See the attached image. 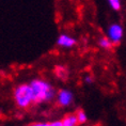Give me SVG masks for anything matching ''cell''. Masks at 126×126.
I'll list each match as a JSON object with an SVG mask.
<instances>
[{
	"instance_id": "obj_1",
	"label": "cell",
	"mask_w": 126,
	"mask_h": 126,
	"mask_svg": "<svg viewBox=\"0 0 126 126\" xmlns=\"http://www.w3.org/2000/svg\"><path fill=\"white\" fill-rule=\"evenodd\" d=\"M33 91V99L35 104L45 103L52 99L55 96V90L48 82L35 79L30 83Z\"/></svg>"
},
{
	"instance_id": "obj_2",
	"label": "cell",
	"mask_w": 126,
	"mask_h": 126,
	"mask_svg": "<svg viewBox=\"0 0 126 126\" xmlns=\"http://www.w3.org/2000/svg\"><path fill=\"white\" fill-rule=\"evenodd\" d=\"M14 98L17 106L20 108H26L34 103L31 84H21V86L17 87L14 91Z\"/></svg>"
},
{
	"instance_id": "obj_3",
	"label": "cell",
	"mask_w": 126,
	"mask_h": 126,
	"mask_svg": "<svg viewBox=\"0 0 126 126\" xmlns=\"http://www.w3.org/2000/svg\"><path fill=\"white\" fill-rule=\"evenodd\" d=\"M109 39L113 44H118L123 36V30L120 25H112L108 31Z\"/></svg>"
},
{
	"instance_id": "obj_4",
	"label": "cell",
	"mask_w": 126,
	"mask_h": 126,
	"mask_svg": "<svg viewBox=\"0 0 126 126\" xmlns=\"http://www.w3.org/2000/svg\"><path fill=\"white\" fill-rule=\"evenodd\" d=\"M73 100V93L67 90H61L58 94V103L60 106H68Z\"/></svg>"
},
{
	"instance_id": "obj_5",
	"label": "cell",
	"mask_w": 126,
	"mask_h": 126,
	"mask_svg": "<svg viewBox=\"0 0 126 126\" xmlns=\"http://www.w3.org/2000/svg\"><path fill=\"white\" fill-rule=\"evenodd\" d=\"M57 43H58V45L61 46V47L70 48V47H73L75 45L76 41H75L73 37H71L68 35H65V34H62V35H60L58 41H57Z\"/></svg>"
},
{
	"instance_id": "obj_6",
	"label": "cell",
	"mask_w": 126,
	"mask_h": 126,
	"mask_svg": "<svg viewBox=\"0 0 126 126\" xmlns=\"http://www.w3.org/2000/svg\"><path fill=\"white\" fill-rule=\"evenodd\" d=\"M62 122H63V126H75V125L79 124L77 115H74V114H70V115L65 116L62 120Z\"/></svg>"
},
{
	"instance_id": "obj_7",
	"label": "cell",
	"mask_w": 126,
	"mask_h": 126,
	"mask_svg": "<svg viewBox=\"0 0 126 126\" xmlns=\"http://www.w3.org/2000/svg\"><path fill=\"white\" fill-rule=\"evenodd\" d=\"M112 44H113V43L111 42V41H110V39H107V37H103V39L99 41V45L102 46L103 48H106V49L110 48Z\"/></svg>"
},
{
	"instance_id": "obj_8",
	"label": "cell",
	"mask_w": 126,
	"mask_h": 126,
	"mask_svg": "<svg viewBox=\"0 0 126 126\" xmlns=\"http://www.w3.org/2000/svg\"><path fill=\"white\" fill-rule=\"evenodd\" d=\"M76 115H77V119H78L79 124H83V123L87 122V115H86V113H84L82 110H78Z\"/></svg>"
},
{
	"instance_id": "obj_9",
	"label": "cell",
	"mask_w": 126,
	"mask_h": 126,
	"mask_svg": "<svg viewBox=\"0 0 126 126\" xmlns=\"http://www.w3.org/2000/svg\"><path fill=\"white\" fill-rule=\"evenodd\" d=\"M56 72H57V75H58L60 78H62V79H64V78L67 76L66 70H65V68H63V67H58L56 70Z\"/></svg>"
},
{
	"instance_id": "obj_10",
	"label": "cell",
	"mask_w": 126,
	"mask_h": 126,
	"mask_svg": "<svg viewBox=\"0 0 126 126\" xmlns=\"http://www.w3.org/2000/svg\"><path fill=\"white\" fill-rule=\"evenodd\" d=\"M109 3L112 7L113 10H120L121 8V3H120V0H109Z\"/></svg>"
},
{
	"instance_id": "obj_11",
	"label": "cell",
	"mask_w": 126,
	"mask_h": 126,
	"mask_svg": "<svg viewBox=\"0 0 126 126\" xmlns=\"http://www.w3.org/2000/svg\"><path fill=\"white\" fill-rule=\"evenodd\" d=\"M49 126H63V122L61 121H57V122H50Z\"/></svg>"
},
{
	"instance_id": "obj_12",
	"label": "cell",
	"mask_w": 126,
	"mask_h": 126,
	"mask_svg": "<svg viewBox=\"0 0 126 126\" xmlns=\"http://www.w3.org/2000/svg\"><path fill=\"white\" fill-rule=\"evenodd\" d=\"M86 81L88 83H90V82H92V79H91V77H87L86 78Z\"/></svg>"
}]
</instances>
